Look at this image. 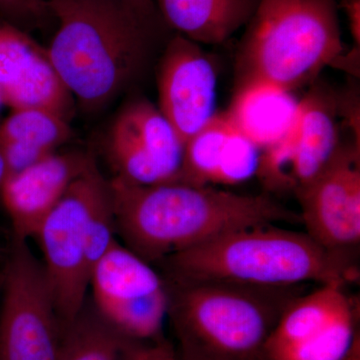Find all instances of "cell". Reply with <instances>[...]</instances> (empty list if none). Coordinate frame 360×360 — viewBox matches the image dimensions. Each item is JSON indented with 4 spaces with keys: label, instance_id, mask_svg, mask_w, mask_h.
<instances>
[{
    "label": "cell",
    "instance_id": "obj_4",
    "mask_svg": "<svg viewBox=\"0 0 360 360\" xmlns=\"http://www.w3.org/2000/svg\"><path fill=\"white\" fill-rule=\"evenodd\" d=\"M167 284L177 360H264L279 316L297 297V286L172 279Z\"/></svg>",
    "mask_w": 360,
    "mask_h": 360
},
{
    "label": "cell",
    "instance_id": "obj_13",
    "mask_svg": "<svg viewBox=\"0 0 360 360\" xmlns=\"http://www.w3.org/2000/svg\"><path fill=\"white\" fill-rule=\"evenodd\" d=\"M217 75L201 45L174 33L158 63L160 110L186 142L217 115Z\"/></svg>",
    "mask_w": 360,
    "mask_h": 360
},
{
    "label": "cell",
    "instance_id": "obj_22",
    "mask_svg": "<svg viewBox=\"0 0 360 360\" xmlns=\"http://www.w3.org/2000/svg\"><path fill=\"white\" fill-rule=\"evenodd\" d=\"M0 16L26 32L44 30L54 21L47 0H0Z\"/></svg>",
    "mask_w": 360,
    "mask_h": 360
},
{
    "label": "cell",
    "instance_id": "obj_10",
    "mask_svg": "<svg viewBox=\"0 0 360 360\" xmlns=\"http://www.w3.org/2000/svg\"><path fill=\"white\" fill-rule=\"evenodd\" d=\"M115 176L137 186L179 182L184 143L160 108L148 99L127 103L116 115L108 139Z\"/></svg>",
    "mask_w": 360,
    "mask_h": 360
},
{
    "label": "cell",
    "instance_id": "obj_8",
    "mask_svg": "<svg viewBox=\"0 0 360 360\" xmlns=\"http://www.w3.org/2000/svg\"><path fill=\"white\" fill-rule=\"evenodd\" d=\"M89 288L97 314L123 336L137 343L163 338L167 281L127 246L112 243L92 269Z\"/></svg>",
    "mask_w": 360,
    "mask_h": 360
},
{
    "label": "cell",
    "instance_id": "obj_1",
    "mask_svg": "<svg viewBox=\"0 0 360 360\" xmlns=\"http://www.w3.org/2000/svg\"><path fill=\"white\" fill-rule=\"evenodd\" d=\"M116 232L125 246L149 264L250 227L302 224L269 193L241 194L181 182L137 186L110 180Z\"/></svg>",
    "mask_w": 360,
    "mask_h": 360
},
{
    "label": "cell",
    "instance_id": "obj_7",
    "mask_svg": "<svg viewBox=\"0 0 360 360\" xmlns=\"http://www.w3.org/2000/svg\"><path fill=\"white\" fill-rule=\"evenodd\" d=\"M108 182L92 160L68 187L35 236L44 252L45 272L63 326L85 305L90 279L85 252L87 215Z\"/></svg>",
    "mask_w": 360,
    "mask_h": 360
},
{
    "label": "cell",
    "instance_id": "obj_19",
    "mask_svg": "<svg viewBox=\"0 0 360 360\" xmlns=\"http://www.w3.org/2000/svg\"><path fill=\"white\" fill-rule=\"evenodd\" d=\"M137 342L118 333L96 309H86L63 326L58 360H124Z\"/></svg>",
    "mask_w": 360,
    "mask_h": 360
},
{
    "label": "cell",
    "instance_id": "obj_25",
    "mask_svg": "<svg viewBox=\"0 0 360 360\" xmlns=\"http://www.w3.org/2000/svg\"><path fill=\"white\" fill-rule=\"evenodd\" d=\"M127 1L146 18L153 20L163 21L158 13L155 0H127Z\"/></svg>",
    "mask_w": 360,
    "mask_h": 360
},
{
    "label": "cell",
    "instance_id": "obj_14",
    "mask_svg": "<svg viewBox=\"0 0 360 360\" xmlns=\"http://www.w3.org/2000/svg\"><path fill=\"white\" fill-rule=\"evenodd\" d=\"M0 94L13 110H44L70 120L73 98L47 49L18 26L0 20Z\"/></svg>",
    "mask_w": 360,
    "mask_h": 360
},
{
    "label": "cell",
    "instance_id": "obj_24",
    "mask_svg": "<svg viewBox=\"0 0 360 360\" xmlns=\"http://www.w3.org/2000/svg\"><path fill=\"white\" fill-rule=\"evenodd\" d=\"M338 9H342L347 18L348 27L354 37L355 47L360 42V0H338Z\"/></svg>",
    "mask_w": 360,
    "mask_h": 360
},
{
    "label": "cell",
    "instance_id": "obj_20",
    "mask_svg": "<svg viewBox=\"0 0 360 360\" xmlns=\"http://www.w3.org/2000/svg\"><path fill=\"white\" fill-rule=\"evenodd\" d=\"M233 129L225 112L217 113L191 137L184 144L179 182L195 186L217 184L222 150Z\"/></svg>",
    "mask_w": 360,
    "mask_h": 360
},
{
    "label": "cell",
    "instance_id": "obj_17",
    "mask_svg": "<svg viewBox=\"0 0 360 360\" xmlns=\"http://www.w3.org/2000/svg\"><path fill=\"white\" fill-rule=\"evenodd\" d=\"M300 101L291 91L258 84L236 90L225 112L232 124L262 151L288 136L297 117Z\"/></svg>",
    "mask_w": 360,
    "mask_h": 360
},
{
    "label": "cell",
    "instance_id": "obj_16",
    "mask_svg": "<svg viewBox=\"0 0 360 360\" xmlns=\"http://www.w3.org/2000/svg\"><path fill=\"white\" fill-rule=\"evenodd\" d=\"M172 33L198 44L219 45L245 27L258 0H155Z\"/></svg>",
    "mask_w": 360,
    "mask_h": 360
},
{
    "label": "cell",
    "instance_id": "obj_12",
    "mask_svg": "<svg viewBox=\"0 0 360 360\" xmlns=\"http://www.w3.org/2000/svg\"><path fill=\"white\" fill-rule=\"evenodd\" d=\"M302 224L316 243L343 251L360 241L359 144H340L323 170L295 191Z\"/></svg>",
    "mask_w": 360,
    "mask_h": 360
},
{
    "label": "cell",
    "instance_id": "obj_5",
    "mask_svg": "<svg viewBox=\"0 0 360 360\" xmlns=\"http://www.w3.org/2000/svg\"><path fill=\"white\" fill-rule=\"evenodd\" d=\"M338 0H258L238 44L236 91L252 84L292 92L342 56Z\"/></svg>",
    "mask_w": 360,
    "mask_h": 360
},
{
    "label": "cell",
    "instance_id": "obj_15",
    "mask_svg": "<svg viewBox=\"0 0 360 360\" xmlns=\"http://www.w3.org/2000/svg\"><path fill=\"white\" fill-rule=\"evenodd\" d=\"M94 158L82 153H53L8 174L0 186L13 239L35 238L40 225Z\"/></svg>",
    "mask_w": 360,
    "mask_h": 360
},
{
    "label": "cell",
    "instance_id": "obj_2",
    "mask_svg": "<svg viewBox=\"0 0 360 360\" xmlns=\"http://www.w3.org/2000/svg\"><path fill=\"white\" fill-rule=\"evenodd\" d=\"M58 22L47 49L80 108L97 112L141 79L160 42L174 33L127 0H47Z\"/></svg>",
    "mask_w": 360,
    "mask_h": 360
},
{
    "label": "cell",
    "instance_id": "obj_21",
    "mask_svg": "<svg viewBox=\"0 0 360 360\" xmlns=\"http://www.w3.org/2000/svg\"><path fill=\"white\" fill-rule=\"evenodd\" d=\"M262 155V149L234 127L225 142L217 184L236 186L252 179L257 175Z\"/></svg>",
    "mask_w": 360,
    "mask_h": 360
},
{
    "label": "cell",
    "instance_id": "obj_18",
    "mask_svg": "<svg viewBox=\"0 0 360 360\" xmlns=\"http://www.w3.org/2000/svg\"><path fill=\"white\" fill-rule=\"evenodd\" d=\"M70 137V123L61 115L34 108L13 110L0 125V151L7 175L53 155Z\"/></svg>",
    "mask_w": 360,
    "mask_h": 360
},
{
    "label": "cell",
    "instance_id": "obj_6",
    "mask_svg": "<svg viewBox=\"0 0 360 360\" xmlns=\"http://www.w3.org/2000/svg\"><path fill=\"white\" fill-rule=\"evenodd\" d=\"M1 272L0 360H58L63 326L27 241L13 239Z\"/></svg>",
    "mask_w": 360,
    "mask_h": 360
},
{
    "label": "cell",
    "instance_id": "obj_26",
    "mask_svg": "<svg viewBox=\"0 0 360 360\" xmlns=\"http://www.w3.org/2000/svg\"><path fill=\"white\" fill-rule=\"evenodd\" d=\"M7 175V167L6 160H4V155L0 151V186H1L4 180L6 179Z\"/></svg>",
    "mask_w": 360,
    "mask_h": 360
},
{
    "label": "cell",
    "instance_id": "obj_11",
    "mask_svg": "<svg viewBox=\"0 0 360 360\" xmlns=\"http://www.w3.org/2000/svg\"><path fill=\"white\" fill-rule=\"evenodd\" d=\"M335 103L322 89L300 101L290 134L262 151L257 176L267 189L295 193L328 165L340 146Z\"/></svg>",
    "mask_w": 360,
    "mask_h": 360
},
{
    "label": "cell",
    "instance_id": "obj_9",
    "mask_svg": "<svg viewBox=\"0 0 360 360\" xmlns=\"http://www.w3.org/2000/svg\"><path fill=\"white\" fill-rule=\"evenodd\" d=\"M340 283L297 296L279 316L264 347L266 360H336L355 335V314Z\"/></svg>",
    "mask_w": 360,
    "mask_h": 360
},
{
    "label": "cell",
    "instance_id": "obj_3",
    "mask_svg": "<svg viewBox=\"0 0 360 360\" xmlns=\"http://www.w3.org/2000/svg\"><path fill=\"white\" fill-rule=\"evenodd\" d=\"M161 262L172 281L267 288H295L305 283L347 285L359 276L347 253L323 248L307 232L276 225L231 232Z\"/></svg>",
    "mask_w": 360,
    "mask_h": 360
},
{
    "label": "cell",
    "instance_id": "obj_23",
    "mask_svg": "<svg viewBox=\"0 0 360 360\" xmlns=\"http://www.w3.org/2000/svg\"><path fill=\"white\" fill-rule=\"evenodd\" d=\"M124 360H177L174 347L169 341L161 338L148 343H136L130 348Z\"/></svg>",
    "mask_w": 360,
    "mask_h": 360
},
{
    "label": "cell",
    "instance_id": "obj_27",
    "mask_svg": "<svg viewBox=\"0 0 360 360\" xmlns=\"http://www.w3.org/2000/svg\"><path fill=\"white\" fill-rule=\"evenodd\" d=\"M2 105H4V99H2L1 94H0V110H1Z\"/></svg>",
    "mask_w": 360,
    "mask_h": 360
},
{
    "label": "cell",
    "instance_id": "obj_28",
    "mask_svg": "<svg viewBox=\"0 0 360 360\" xmlns=\"http://www.w3.org/2000/svg\"><path fill=\"white\" fill-rule=\"evenodd\" d=\"M1 284H2V272L0 270V291H1Z\"/></svg>",
    "mask_w": 360,
    "mask_h": 360
}]
</instances>
